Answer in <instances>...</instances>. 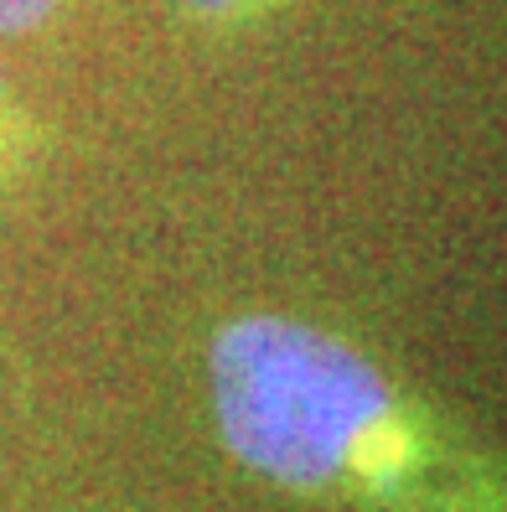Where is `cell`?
I'll return each mask as SVG.
<instances>
[{"instance_id":"6da1fadb","label":"cell","mask_w":507,"mask_h":512,"mask_svg":"<svg viewBox=\"0 0 507 512\" xmlns=\"http://www.w3.org/2000/svg\"><path fill=\"white\" fill-rule=\"evenodd\" d=\"M223 456L321 512H507V450L347 331L238 311L202 352Z\"/></svg>"},{"instance_id":"7a4b0ae2","label":"cell","mask_w":507,"mask_h":512,"mask_svg":"<svg viewBox=\"0 0 507 512\" xmlns=\"http://www.w3.org/2000/svg\"><path fill=\"white\" fill-rule=\"evenodd\" d=\"M57 145H63L57 125L21 94L16 73L0 57V218L32 197V187L57 161Z\"/></svg>"},{"instance_id":"3957f363","label":"cell","mask_w":507,"mask_h":512,"mask_svg":"<svg viewBox=\"0 0 507 512\" xmlns=\"http://www.w3.org/2000/svg\"><path fill=\"white\" fill-rule=\"evenodd\" d=\"M171 6L202 37H244V32H259L264 21L285 16L295 0H171Z\"/></svg>"},{"instance_id":"277c9868","label":"cell","mask_w":507,"mask_h":512,"mask_svg":"<svg viewBox=\"0 0 507 512\" xmlns=\"http://www.w3.org/2000/svg\"><path fill=\"white\" fill-rule=\"evenodd\" d=\"M88 6H109V0H0V42L42 37V32L63 26L68 16H78Z\"/></svg>"}]
</instances>
